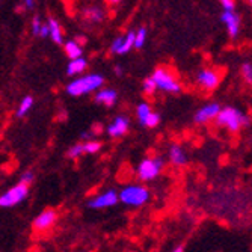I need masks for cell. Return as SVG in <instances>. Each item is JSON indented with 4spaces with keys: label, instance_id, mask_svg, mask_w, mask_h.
I'll return each mask as SVG.
<instances>
[{
    "label": "cell",
    "instance_id": "obj_1",
    "mask_svg": "<svg viewBox=\"0 0 252 252\" xmlns=\"http://www.w3.org/2000/svg\"><path fill=\"white\" fill-rule=\"evenodd\" d=\"M103 85H104V77L101 74H86L68 83L66 93L71 97H82L86 94L95 93Z\"/></svg>",
    "mask_w": 252,
    "mask_h": 252
},
{
    "label": "cell",
    "instance_id": "obj_2",
    "mask_svg": "<svg viewBox=\"0 0 252 252\" xmlns=\"http://www.w3.org/2000/svg\"><path fill=\"white\" fill-rule=\"evenodd\" d=\"M215 120H216L218 126L225 127L228 131H231V133L240 131V128L245 127L249 123V118L245 115L240 109L231 107V106L220 109L219 113H218V117Z\"/></svg>",
    "mask_w": 252,
    "mask_h": 252
},
{
    "label": "cell",
    "instance_id": "obj_3",
    "mask_svg": "<svg viewBox=\"0 0 252 252\" xmlns=\"http://www.w3.org/2000/svg\"><path fill=\"white\" fill-rule=\"evenodd\" d=\"M151 79L156 83V88L163 91V93L168 94H178L181 91V85L178 82V79L175 77V74L166 66H158L154 70Z\"/></svg>",
    "mask_w": 252,
    "mask_h": 252
},
{
    "label": "cell",
    "instance_id": "obj_4",
    "mask_svg": "<svg viewBox=\"0 0 252 252\" xmlns=\"http://www.w3.org/2000/svg\"><path fill=\"white\" fill-rule=\"evenodd\" d=\"M150 199V192L147 188L141 185H130L126 186L120 193H118V201H121L124 205L128 207H142Z\"/></svg>",
    "mask_w": 252,
    "mask_h": 252
},
{
    "label": "cell",
    "instance_id": "obj_5",
    "mask_svg": "<svg viewBox=\"0 0 252 252\" xmlns=\"http://www.w3.org/2000/svg\"><path fill=\"white\" fill-rule=\"evenodd\" d=\"M163 160L158 158V157H147L144 158L142 162L137 165V177L142 181H151V180H156L160 174L163 171Z\"/></svg>",
    "mask_w": 252,
    "mask_h": 252
},
{
    "label": "cell",
    "instance_id": "obj_6",
    "mask_svg": "<svg viewBox=\"0 0 252 252\" xmlns=\"http://www.w3.org/2000/svg\"><path fill=\"white\" fill-rule=\"evenodd\" d=\"M29 195V185L26 183H18L9 190H6L3 195H0V209H9L14 205L23 202Z\"/></svg>",
    "mask_w": 252,
    "mask_h": 252
},
{
    "label": "cell",
    "instance_id": "obj_7",
    "mask_svg": "<svg viewBox=\"0 0 252 252\" xmlns=\"http://www.w3.org/2000/svg\"><path fill=\"white\" fill-rule=\"evenodd\" d=\"M220 80H222V74L218 70H215V68H204V70H201L196 74L198 86L202 91H207V93L215 91L220 85Z\"/></svg>",
    "mask_w": 252,
    "mask_h": 252
},
{
    "label": "cell",
    "instance_id": "obj_8",
    "mask_svg": "<svg viewBox=\"0 0 252 252\" xmlns=\"http://www.w3.org/2000/svg\"><path fill=\"white\" fill-rule=\"evenodd\" d=\"M115 204H118V193L115 190H107V192H103V193H100L95 198L91 199L89 207L94 209V210H101V209L113 207Z\"/></svg>",
    "mask_w": 252,
    "mask_h": 252
},
{
    "label": "cell",
    "instance_id": "obj_9",
    "mask_svg": "<svg viewBox=\"0 0 252 252\" xmlns=\"http://www.w3.org/2000/svg\"><path fill=\"white\" fill-rule=\"evenodd\" d=\"M220 21L226 26V31H228L230 38L236 39L240 33V26H242L240 17L234 11H223V14L220 15Z\"/></svg>",
    "mask_w": 252,
    "mask_h": 252
},
{
    "label": "cell",
    "instance_id": "obj_10",
    "mask_svg": "<svg viewBox=\"0 0 252 252\" xmlns=\"http://www.w3.org/2000/svg\"><path fill=\"white\" fill-rule=\"evenodd\" d=\"M56 219H58V213L52 209H47V210H44L41 212L35 220H33V228L36 231L42 233V231H47L50 230V228L56 223Z\"/></svg>",
    "mask_w": 252,
    "mask_h": 252
},
{
    "label": "cell",
    "instance_id": "obj_11",
    "mask_svg": "<svg viewBox=\"0 0 252 252\" xmlns=\"http://www.w3.org/2000/svg\"><path fill=\"white\" fill-rule=\"evenodd\" d=\"M219 110H220V106H219L218 103H209V104L202 106V107L196 112V115H195V123H196V124H207V123L213 121V120L218 117Z\"/></svg>",
    "mask_w": 252,
    "mask_h": 252
},
{
    "label": "cell",
    "instance_id": "obj_12",
    "mask_svg": "<svg viewBox=\"0 0 252 252\" xmlns=\"http://www.w3.org/2000/svg\"><path fill=\"white\" fill-rule=\"evenodd\" d=\"M128 127H130V120L127 117H117L112 124H109L107 134L112 137H121L128 131Z\"/></svg>",
    "mask_w": 252,
    "mask_h": 252
},
{
    "label": "cell",
    "instance_id": "obj_13",
    "mask_svg": "<svg viewBox=\"0 0 252 252\" xmlns=\"http://www.w3.org/2000/svg\"><path fill=\"white\" fill-rule=\"evenodd\" d=\"M118 100V94H117V91H113V89H109V88H104V89H98L97 91V94H95V103L98 104H103L106 107H112L113 104L117 103Z\"/></svg>",
    "mask_w": 252,
    "mask_h": 252
},
{
    "label": "cell",
    "instance_id": "obj_14",
    "mask_svg": "<svg viewBox=\"0 0 252 252\" xmlns=\"http://www.w3.org/2000/svg\"><path fill=\"white\" fill-rule=\"evenodd\" d=\"M168 157H169V162L174 165V166H185L188 163V154L186 151L183 150L180 145H172L169 148V153H168Z\"/></svg>",
    "mask_w": 252,
    "mask_h": 252
},
{
    "label": "cell",
    "instance_id": "obj_15",
    "mask_svg": "<svg viewBox=\"0 0 252 252\" xmlns=\"http://www.w3.org/2000/svg\"><path fill=\"white\" fill-rule=\"evenodd\" d=\"M47 26H49V36L52 38V41L56 44H62L63 42V31H62V26L59 25V21L55 18H49Z\"/></svg>",
    "mask_w": 252,
    "mask_h": 252
},
{
    "label": "cell",
    "instance_id": "obj_16",
    "mask_svg": "<svg viewBox=\"0 0 252 252\" xmlns=\"http://www.w3.org/2000/svg\"><path fill=\"white\" fill-rule=\"evenodd\" d=\"M86 68H88V61L80 56V58L71 59V62H68V65H66V74L68 76H76V74L83 73Z\"/></svg>",
    "mask_w": 252,
    "mask_h": 252
},
{
    "label": "cell",
    "instance_id": "obj_17",
    "mask_svg": "<svg viewBox=\"0 0 252 252\" xmlns=\"http://www.w3.org/2000/svg\"><path fill=\"white\" fill-rule=\"evenodd\" d=\"M83 17L89 23H101L104 20V11L100 6H88L83 11Z\"/></svg>",
    "mask_w": 252,
    "mask_h": 252
},
{
    "label": "cell",
    "instance_id": "obj_18",
    "mask_svg": "<svg viewBox=\"0 0 252 252\" xmlns=\"http://www.w3.org/2000/svg\"><path fill=\"white\" fill-rule=\"evenodd\" d=\"M63 50H65V55L70 59H76L83 55V47L79 41H66L63 45Z\"/></svg>",
    "mask_w": 252,
    "mask_h": 252
},
{
    "label": "cell",
    "instance_id": "obj_19",
    "mask_svg": "<svg viewBox=\"0 0 252 252\" xmlns=\"http://www.w3.org/2000/svg\"><path fill=\"white\" fill-rule=\"evenodd\" d=\"M32 106H33V97H31V95H28V97H25L21 100V103H20V106H18V110H17V118H23V117H26L28 113H29V110L32 109Z\"/></svg>",
    "mask_w": 252,
    "mask_h": 252
},
{
    "label": "cell",
    "instance_id": "obj_20",
    "mask_svg": "<svg viewBox=\"0 0 252 252\" xmlns=\"http://www.w3.org/2000/svg\"><path fill=\"white\" fill-rule=\"evenodd\" d=\"M133 45H134V32H128L127 35H124L123 38V44H121V49L118 52V55H126L128 53L131 49H133Z\"/></svg>",
    "mask_w": 252,
    "mask_h": 252
},
{
    "label": "cell",
    "instance_id": "obj_21",
    "mask_svg": "<svg viewBox=\"0 0 252 252\" xmlns=\"http://www.w3.org/2000/svg\"><path fill=\"white\" fill-rule=\"evenodd\" d=\"M153 112V107L148 104V103H139L136 107V115H137V120H139L141 126L144 124V121L147 120V117Z\"/></svg>",
    "mask_w": 252,
    "mask_h": 252
},
{
    "label": "cell",
    "instance_id": "obj_22",
    "mask_svg": "<svg viewBox=\"0 0 252 252\" xmlns=\"http://www.w3.org/2000/svg\"><path fill=\"white\" fill-rule=\"evenodd\" d=\"M147 29L145 28H139L136 32H134V45L133 47L136 49H142L144 47V44H145V39H147Z\"/></svg>",
    "mask_w": 252,
    "mask_h": 252
},
{
    "label": "cell",
    "instance_id": "obj_23",
    "mask_svg": "<svg viewBox=\"0 0 252 252\" xmlns=\"http://www.w3.org/2000/svg\"><path fill=\"white\" fill-rule=\"evenodd\" d=\"M101 150V144L98 141H88L83 144V153L85 154H95Z\"/></svg>",
    "mask_w": 252,
    "mask_h": 252
},
{
    "label": "cell",
    "instance_id": "obj_24",
    "mask_svg": "<svg viewBox=\"0 0 252 252\" xmlns=\"http://www.w3.org/2000/svg\"><path fill=\"white\" fill-rule=\"evenodd\" d=\"M240 73H242V77L246 80L248 85L252 83V63L251 62H245L240 68Z\"/></svg>",
    "mask_w": 252,
    "mask_h": 252
},
{
    "label": "cell",
    "instance_id": "obj_25",
    "mask_svg": "<svg viewBox=\"0 0 252 252\" xmlns=\"http://www.w3.org/2000/svg\"><path fill=\"white\" fill-rule=\"evenodd\" d=\"M158 123H160V115L158 113H156V112H151L150 115L147 117V120L144 121V127H148V128H154V127H157L158 126Z\"/></svg>",
    "mask_w": 252,
    "mask_h": 252
},
{
    "label": "cell",
    "instance_id": "obj_26",
    "mask_svg": "<svg viewBox=\"0 0 252 252\" xmlns=\"http://www.w3.org/2000/svg\"><path fill=\"white\" fill-rule=\"evenodd\" d=\"M83 154H85L83 153V144H76V145L68 148V151H66V156L70 158H79Z\"/></svg>",
    "mask_w": 252,
    "mask_h": 252
},
{
    "label": "cell",
    "instance_id": "obj_27",
    "mask_svg": "<svg viewBox=\"0 0 252 252\" xmlns=\"http://www.w3.org/2000/svg\"><path fill=\"white\" fill-rule=\"evenodd\" d=\"M142 89H144V94H145V95H154V94H156V91H157L156 83H154V80H153L151 77H148V79L144 80Z\"/></svg>",
    "mask_w": 252,
    "mask_h": 252
},
{
    "label": "cell",
    "instance_id": "obj_28",
    "mask_svg": "<svg viewBox=\"0 0 252 252\" xmlns=\"http://www.w3.org/2000/svg\"><path fill=\"white\" fill-rule=\"evenodd\" d=\"M123 38H124V35L115 38V41H113V42L110 44V52H112V53L118 55V52H120V49H121V44H123Z\"/></svg>",
    "mask_w": 252,
    "mask_h": 252
},
{
    "label": "cell",
    "instance_id": "obj_29",
    "mask_svg": "<svg viewBox=\"0 0 252 252\" xmlns=\"http://www.w3.org/2000/svg\"><path fill=\"white\" fill-rule=\"evenodd\" d=\"M41 20H39V17L38 15H35L33 18H32V33L35 35V36H38V33H39V29H41Z\"/></svg>",
    "mask_w": 252,
    "mask_h": 252
},
{
    "label": "cell",
    "instance_id": "obj_30",
    "mask_svg": "<svg viewBox=\"0 0 252 252\" xmlns=\"http://www.w3.org/2000/svg\"><path fill=\"white\" fill-rule=\"evenodd\" d=\"M219 3L223 8V11H234V8H236L234 0H219Z\"/></svg>",
    "mask_w": 252,
    "mask_h": 252
},
{
    "label": "cell",
    "instance_id": "obj_31",
    "mask_svg": "<svg viewBox=\"0 0 252 252\" xmlns=\"http://www.w3.org/2000/svg\"><path fill=\"white\" fill-rule=\"evenodd\" d=\"M35 180V175H33V172H31V171H28V172H25L21 175V183H26V185H31V183Z\"/></svg>",
    "mask_w": 252,
    "mask_h": 252
},
{
    "label": "cell",
    "instance_id": "obj_32",
    "mask_svg": "<svg viewBox=\"0 0 252 252\" xmlns=\"http://www.w3.org/2000/svg\"><path fill=\"white\" fill-rule=\"evenodd\" d=\"M38 36H41V38H49V26H47V23H42V25H41V29H39Z\"/></svg>",
    "mask_w": 252,
    "mask_h": 252
},
{
    "label": "cell",
    "instance_id": "obj_33",
    "mask_svg": "<svg viewBox=\"0 0 252 252\" xmlns=\"http://www.w3.org/2000/svg\"><path fill=\"white\" fill-rule=\"evenodd\" d=\"M23 2H25L26 8H29V9H32V8H33V0H23Z\"/></svg>",
    "mask_w": 252,
    "mask_h": 252
},
{
    "label": "cell",
    "instance_id": "obj_34",
    "mask_svg": "<svg viewBox=\"0 0 252 252\" xmlns=\"http://www.w3.org/2000/svg\"><path fill=\"white\" fill-rule=\"evenodd\" d=\"M115 73H117V76H121V74H123V68H121L120 65L115 66Z\"/></svg>",
    "mask_w": 252,
    "mask_h": 252
},
{
    "label": "cell",
    "instance_id": "obj_35",
    "mask_svg": "<svg viewBox=\"0 0 252 252\" xmlns=\"http://www.w3.org/2000/svg\"><path fill=\"white\" fill-rule=\"evenodd\" d=\"M172 252H185V248H183V246H177L175 249H172Z\"/></svg>",
    "mask_w": 252,
    "mask_h": 252
},
{
    "label": "cell",
    "instance_id": "obj_36",
    "mask_svg": "<svg viewBox=\"0 0 252 252\" xmlns=\"http://www.w3.org/2000/svg\"><path fill=\"white\" fill-rule=\"evenodd\" d=\"M107 3H110V5H117V3H120L121 0H106Z\"/></svg>",
    "mask_w": 252,
    "mask_h": 252
}]
</instances>
